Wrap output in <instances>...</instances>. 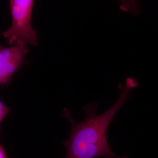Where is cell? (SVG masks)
Returning <instances> with one entry per match:
<instances>
[{"label":"cell","instance_id":"7","mask_svg":"<svg viewBox=\"0 0 158 158\" xmlns=\"http://www.w3.org/2000/svg\"><path fill=\"white\" fill-rule=\"evenodd\" d=\"M0 158H8L4 148L0 144Z\"/></svg>","mask_w":158,"mask_h":158},{"label":"cell","instance_id":"2","mask_svg":"<svg viewBox=\"0 0 158 158\" xmlns=\"http://www.w3.org/2000/svg\"><path fill=\"white\" fill-rule=\"evenodd\" d=\"M34 0H10L12 25L3 32L8 43L13 44L19 40L26 43L37 45V34L31 25Z\"/></svg>","mask_w":158,"mask_h":158},{"label":"cell","instance_id":"6","mask_svg":"<svg viewBox=\"0 0 158 158\" xmlns=\"http://www.w3.org/2000/svg\"><path fill=\"white\" fill-rule=\"evenodd\" d=\"M125 85L131 89H133L138 87V81L135 78L128 77L126 79Z\"/></svg>","mask_w":158,"mask_h":158},{"label":"cell","instance_id":"4","mask_svg":"<svg viewBox=\"0 0 158 158\" xmlns=\"http://www.w3.org/2000/svg\"><path fill=\"white\" fill-rule=\"evenodd\" d=\"M120 2L119 9L125 13L138 15L140 13L139 0H118Z\"/></svg>","mask_w":158,"mask_h":158},{"label":"cell","instance_id":"1","mask_svg":"<svg viewBox=\"0 0 158 158\" xmlns=\"http://www.w3.org/2000/svg\"><path fill=\"white\" fill-rule=\"evenodd\" d=\"M118 88L120 94L117 101L101 115L96 114L98 107L97 102L84 107L86 118L81 122L75 121L67 109L63 110V115L71 125L70 136L64 142L67 149L65 158H129L114 153L107 140L109 124L131 94V89L125 85L120 84Z\"/></svg>","mask_w":158,"mask_h":158},{"label":"cell","instance_id":"3","mask_svg":"<svg viewBox=\"0 0 158 158\" xmlns=\"http://www.w3.org/2000/svg\"><path fill=\"white\" fill-rule=\"evenodd\" d=\"M29 49L24 41L17 40L9 48L0 45V85H7L15 73L25 63Z\"/></svg>","mask_w":158,"mask_h":158},{"label":"cell","instance_id":"5","mask_svg":"<svg viewBox=\"0 0 158 158\" xmlns=\"http://www.w3.org/2000/svg\"><path fill=\"white\" fill-rule=\"evenodd\" d=\"M10 111V108L0 100V125L4 118L7 116Z\"/></svg>","mask_w":158,"mask_h":158}]
</instances>
